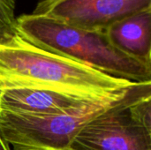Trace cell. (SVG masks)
I'll return each instance as SVG.
<instances>
[{"instance_id":"6da1fadb","label":"cell","mask_w":151,"mask_h":150,"mask_svg":"<svg viewBox=\"0 0 151 150\" xmlns=\"http://www.w3.org/2000/svg\"><path fill=\"white\" fill-rule=\"evenodd\" d=\"M134 84L36 47L19 34L0 45V87L35 88L103 99Z\"/></svg>"},{"instance_id":"7a4b0ae2","label":"cell","mask_w":151,"mask_h":150,"mask_svg":"<svg viewBox=\"0 0 151 150\" xmlns=\"http://www.w3.org/2000/svg\"><path fill=\"white\" fill-rule=\"evenodd\" d=\"M16 28L19 36L35 46L104 74L134 83L151 82V65L119 51L105 31L73 27L32 12L17 17Z\"/></svg>"},{"instance_id":"3957f363","label":"cell","mask_w":151,"mask_h":150,"mask_svg":"<svg viewBox=\"0 0 151 150\" xmlns=\"http://www.w3.org/2000/svg\"><path fill=\"white\" fill-rule=\"evenodd\" d=\"M65 150H151V82L132 86L84 125Z\"/></svg>"},{"instance_id":"277c9868","label":"cell","mask_w":151,"mask_h":150,"mask_svg":"<svg viewBox=\"0 0 151 150\" xmlns=\"http://www.w3.org/2000/svg\"><path fill=\"white\" fill-rule=\"evenodd\" d=\"M130 88L57 115L30 116L0 111V136L12 150H65L84 125L121 101Z\"/></svg>"},{"instance_id":"5b68a950","label":"cell","mask_w":151,"mask_h":150,"mask_svg":"<svg viewBox=\"0 0 151 150\" xmlns=\"http://www.w3.org/2000/svg\"><path fill=\"white\" fill-rule=\"evenodd\" d=\"M151 8V0H39L32 13L73 27L105 31L111 25Z\"/></svg>"},{"instance_id":"8992f818","label":"cell","mask_w":151,"mask_h":150,"mask_svg":"<svg viewBox=\"0 0 151 150\" xmlns=\"http://www.w3.org/2000/svg\"><path fill=\"white\" fill-rule=\"evenodd\" d=\"M97 100L101 99H91L50 89L0 87V111L23 115L61 114Z\"/></svg>"},{"instance_id":"52a82bcc","label":"cell","mask_w":151,"mask_h":150,"mask_svg":"<svg viewBox=\"0 0 151 150\" xmlns=\"http://www.w3.org/2000/svg\"><path fill=\"white\" fill-rule=\"evenodd\" d=\"M105 32L111 44L119 51L151 65V8L116 21Z\"/></svg>"},{"instance_id":"ba28073f","label":"cell","mask_w":151,"mask_h":150,"mask_svg":"<svg viewBox=\"0 0 151 150\" xmlns=\"http://www.w3.org/2000/svg\"><path fill=\"white\" fill-rule=\"evenodd\" d=\"M16 0H0V45L18 34L16 28Z\"/></svg>"},{"instance_id":"9c48e42d","label":"cell","mask_w":151,"mask_h":150,"mask_svg":"<svg viewBox=\"0 0 151 150\" xmlns=\"http://www.w3.org/2000/svg\"><path fill=\"white\" fill-rule=\"evenodd\" d=\"M0 150H12L10 149V147L4 142V141L2 139L1 136H0Z\"/></svg>"}]
</instances>
